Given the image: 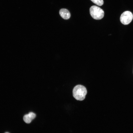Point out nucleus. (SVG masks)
<instances>
[{"label": "nucleus", "mask_w": 133, "mask_h": 133, "mask_svg": "<svg viewBox=\"0 0 133 133\" xmlns=\"http://www.w3.org/2000/svg\"><path fill=\"white\" fill-rule=\"evenodd\" d=\"M95 4L99 6H101L103 4V0H91Z\"/></svg>", "instance_id": "423d86ee"}, {"label": "nucleus", "mask_w": 133, "mask_h": 133, "mask_svg": "<svg viewBox=\"0 0 133 133\" xmlns=\"http://www.w3.org/2000/svg\"><path fill=\"white\" fill-rule=\"evenodd\" d=\"M72 95L74 98L78 100L82 101L85 98L87 93L86 87L80 84L76 85L72 90Z\"/></svg>", "instance_id": "f257e3e1"}, {"label": "nucleus", "mask_w": 133, "mask_h": 133, "mask_svg": "<svg viewBox=\"0 0 133 133\" xmlns=\"http://www.w3.org/2000/svg\"><path fill=\"white\" fill-rule=\"evenodd\" d=\"M133 18V15L131 12L126 11L123 12L121 15L120 20L121 22L125 25L129 24Z\"/></svg>", "instance_id": "7ed1b4c3"}, {"label": "nucleus", "mask_w": 133, "mask_h": 133, "mask_svg": "<svg viewBox=\"0 0 133 133\" xmlns=\"http://www.w3.org/2000/svg\"><path fill=\"white\" fill-rule=\"evenodd\" d=\"M5 133H8V132H5Z\"/></svg>", "instance_id": "0eeeda50"}, {"label": "nucleus", "mask_w": 133, "mask_h": 133, "mask_svg": "<svg viewBox=\"0 0 133 133\" xmlns=\"http://www.w3.org/2000/svg\"><path fill=\"white\" fill-rule=\"evenodd\" d=\"M36 116V115L35 113L32 112H30L28 114H26L24 116L23 119L26 123H29Z\"/></svg>", "instance_id": "20e7f679"}, {"label": "nucleus", "mask_w": 133, "mask_h": 133, "mask_svg": "<svg viewBox=\"0 0 133 133\" xmlns=\"http://www.w3.org/2000/svg\"><path fill=\"white\" fill-rule=\"evenodd\" d=\"M90 12L91 17L96 20L100 19L104 16L103 11L100 7L95 5L92 6L90 7Z\"/></svg>", "instance_id": "f03ea898"}, {"label": "nucleus", "mask_w": 133, "mask_h": 133, "mask_svg": "<svg viewBox=\"0 0 133 133\" xmlns=\"http://www.w3.org/2000/svg\"><path fill=\"white\" fill-rule=\"evenodd\" d=\"M59 13L61 16L64 19H68L70 17V13L67 9L64 8L61 9L59 11Z\"/></svg>", "instance_id": "39448f33"}]
</instances>
